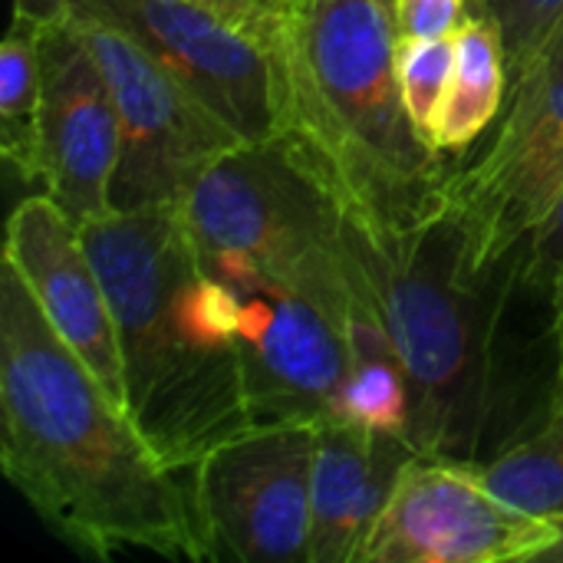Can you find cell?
<instances>
[{"label": "cell", "instance_id": "obj_11", "mask_svg": "<svg viewBox=\"0 0 563 563\" xmlns=\"http://www.w3.org/2000/svg\"><path fill=\"white\" fill-rule=\"evenodd\" d=\"M561 528L501 498L472 462L412 455L360 563L544 561Z\"/></svg>", "mask_w": 563, "mask_h": 563}, {"label": "cell", "instance_id": "obj_6", "mask_svg": "<svg viewBox=\"0 0 563 563\" xmlns=\"http://www.w3.org/2000/svg\"><path fill=\"white\" fill-rule=\"evenodd\" d=\"M563 191V20L511 76L495 135L449 172L445 201L468 261L492 271L541 224Z\"/></svg>", "mask_w": 563, "mask_h": 563}, {"label": "cell", "instance_id": "obj_9", "mask_svg": "<svg viewBox=\"0 0 563 563\" xmlns=\"http://www.w3.org/2000/svg\"><path fill=\"white\" fill-rule=\"evenodd\" d=\"M16 16L73 10L102 20L188 82L244 142L277 135L271 43L198 0H13Z\"/></svg>", "mask_w": 563, "mask_h": 563}, {"label": "cell", "instance_id": "obj_12", "mask_svg": "<svg viewBox=\"0 0 563 563\" xmlns=\"http://www.w3.org/2000/svg\"><path fill=\"white\" fill-rule=\"evenodd\" d=\"M40 23V181L76 221L112 211V181L122 155L115 96L89 46L63 16Z\"/></svg>", "mask_w": 563, "mask_h": 563}, {"label": "cell", "instance_id": "obj_7", "mask_svg": "<svg viewBox=\"0 0 563 563\" xmlns=\"http://www.w3.org/2000/svg\"><path fill=\"white\" fill-rule=\"evenodd\" d=\"M53 13L89 46L115 96L122 155L112 181V211L178 205L218 155L244 142L188 82L125 33L73 10Z\"/></svg>", "mask_w": 563, "mask_h": 563}, {"label": "cell", "instance_id": "obj_5", "mask_svg": "<svg viewBox=\"0 0 563 563\" xmlns=\"http://www.w3.org/2000/svg\"><path fill=\"white\" fill-rule=\"evenodd\" d=\"M178 214L198 257L284 280L346 323L363 284L346 214L284 135L218 155L181 195Z\"/></svg>", "mask_w": 563, "mask_h": 563}, {"label": "cell", "instance_id": "obj_8", "mask_svg": "<svg viewBox=\"0 0 563 563\" xmlns=\"http://www.w3.org/2000/svg\"><path fill=\"white\" fill-rule=\"evenodd\" d=\"M317 426H251L191 468L208 561L307 563Z\"/></svg>", "mask_w": 563, "mask_h": 563}, {"label": "cell", "instance_id": "obj_15", "mask_svg": "<svg viewBox=\"0 0 563 563\" xmlns=\"http://www.w3.org/2000/svg\"><path fill=\"white\" fill-rule=\"evenodd\" d=\"M363 274V271H360ZM346 376L336 396V419L356 422L376 435L409 439L412 422V393L402 356L393 343V333L373 303L366 280L346 317Z\"/></svg>", "mask_w": 563, "mask_h": 563}, {"label": "cell", "instance_id": "obj_26", "mask_svg": "<svg viewBox=\"0 0 563 563\" xmlns=\"http://www.w3.org/2000/svg\"><path fill=\"white\" fill-rule=\"evenodd\" d=\"M257 7H264V10H277V0H254Z\"/></svg>", "mask_w": 563, "mask_h": 563}, {"label": "cell", "instance_id": "obj_22", "mask_svg": "<svg viewBox=\"0 0 563 563\" xmlns=\"http://www.w3.org/2000/svg\"><path fill=\"white\" fill-rule=\"evenodd\" d=\"M402 36H455L472 16V0H396Z\"/></svg>", "mask_w": 563, "mask_h": 563}, {"label": "cell", "instance_id": "obj_16", "mask_svg": "<svg viewBox=\"0 0 563 563\" xmlns=\"http://www.w3.org/2000/svg\"><path fill=\"white\" fill-rule=\"evenodd\" d=\"M511 92L508 43L492 13H475L455 33V69L432 129L439 155H465L498 119Z\"/></svg>", "mask_w": 563, "mask_h": 563}, {"label": "cell", "instance_id": "obj_23", "mask_svg": "<svg viewBox=\"0 0 563 563\" xmlns=\"http://www.w3.org/2000/svg\"><path fill=\"white\" fill-rule=\"evenodd\" d=\"M198 3H208V7H214L218 13H224V16H231L234 23H241V26H247V30H254L257 36H271V26H274V10H264V7H257L254 0H198Z\"/></svg>", "mask_w": 563, "mask_h": 563}, {"label": "cell", "instance_id": "obj_18", "mask_svg": "<svg viewBox=\"0 0 563 563\" xmlns=\"http://www.w3.org/2000/svg\"><path fill=\"white\" fill-rule=\"evenodd\" d=\"M40 23L13 16L0 46V148L23 181H40Z\"/></svg>", "mask_w": 563, "mask_h": 563}, {"label": "cell", "instance_id": "obj_24", "mask_svg": "<svg viewBox=\"0 0 563 563\" xmlns=\"http://www.w3.org/2000/svg\"><path fill=\"white\" fill-rule=\"evenodd\" d=\"M551 343L558 350V369H563V294L551 307Z\"/></svg>", "mask_w": 563, "mask_h": 563}, {"label": "cell", "instance_id": "obj_10", "mask_svg": "<svg viewBox=\"0 0 563 563\" xmlns=\"http://www.w3.org/2000/svg\"><path fill=\"white\" fill-rule=\"evenodd\" d=\"M198 264L234 294L238 353L254 426H320L336 419V396L350 363L346 323L284 280L231 261L198 257Z\"/></svg>", "mask_w": 563, "mask_h": 563}, {"label": "cell", "instance_id": "obj_1", "mask_svg": "<svg viewBox=\"0 0 563 563\" xmlns=\"http://www.w3.org/2000/svg\"><path fill=\"white\" fill-rule=\"evenodd\" d=\"M0 462L69 548L208 561L191 472L168 468L96 373L63 343L23 277L0 274Z\"/></svg>", "mask_w": 563, "mask_h": 563}, {"label": "cell", "instance_id": "obj_17", "mask_svg": "<svg viewBox=\"0 0 563 563\" xmlns=\"http://www.w3.org/2000/svg\"><path fill=\"white\" fill-rule=\"evenodd\" d=\"M475 468L511 505L551 521L563 518V369H554L541 419Z\"/></svg>", "mask_w": 563, "mask_h": 563}, {"label": "cell", "instance_id": "obj_25", "mask_svg": "<svg viewBox=\"0 0 563 563\" xmlns=\"http://www.w3.org/2000/svg\"><path fill=\"white\" fill-rule=\"evenodd\" d=\"M558 521V528H561V538H558V544L544 554V561H554V563H563V518H554Z\"/></svg>", "mask_w": 563, "mask_h": 563}, {"label": "cell", "instance_id": "obj_2", "mask_svg": "<svg viewBox=\"0 0 563 563\" xmlns=\"http://www.w3.org/2000/svg\"><path fill=\"white\" fill-rule=\"evenodd\" d=\"M396 0H284L271 59L284 135L366 238L419 228L449 168L412 125L396 69Z\"/></svg>", "mask_w": 563, "mask_h": 563}, {"label": "cell", "instance_id": "obj_4", "mask_svg": "<svg viewBox=\"0 0 563 563\" xmlns=\"http://www.w3.org/2000/svg\"><path fill=\"white\" fill-rule=\"evenodd\" d=\"M346 234L409 373V445L416 455L478 465L511 396L505 320L521 290V247L498 267L478 271L445 195L406 234L376 241L350 221Z\"/></svg>", "mask_w": 563, "mask_h": 563}, {"label": "cell", "instance_id": "obj_14", "mask_svg": "<svg viewBox=\"0 0 563 563\" xmlns=\"http://www.w3.org/2000/svg\"><path fill=\"white\" fill-rule=\"evenodd\" d=\"M416 455L402 435H376L346 419L317 426L307 563H360L366 541Z\"/></svg>", "mask_w": 563, "mask_h": 563}, {"label": "cell", "instance_id": "obj_3", "mask_svg": "<svg viewBox=\"0 0 563 563\" xmlns=\"http://www.w3.org/2000/svg\"><path fill=\"white\" fill-rule=\"evenodd\" d=\"M79 228L115 317L125 412L158 459L188 475L254 426L234 294L201 271L178 205L109 211Z\"/></svg>", "mask_w": 563, "mask_h": 563}, {"label": "cell", "instance_id": "obj_19", "mask_svg": "<svg viewBox=\"0 0 563 563\" xmlns=\"http://www.w3.org/2000/svg\"><path fill=\"white\" fill-rule=\"evenodd\" d=\"M399 89L416 132L432 145V129L455 69V36H399Z\"/></svg>", "mask_w": 563, "mask_h": 563}, {"label": "cell", "instance_id": "obj_21", "mask_svg": "<svg viewBox=\"0 0 563 563\" xmlns=\"http://www.w3.org/2000/svg\"><path fill=\"white\" fill-rule=\"evenodd\" d=\"M475 7L498 20L508 43L511 76L538 53V46L563 20V0H475Z\"/></svg>", "mask_w": 563, "mask_h": 563}, {"label": "cell", "instance_id": "obj_20", "mask_svg": "<svg viewBox=\"0 0 563 563\" xmlns=\"http://www.w3.org/2000/svg\"><path fill=\"white\" fill-rule=\"evenodd\" d=\"M518 284L548 310L563 294V191L554 208L541 218V224L521 241Z\"/></svg>", "mask_w": 563, "mask_h": 563}, {"label": "cell", "instance_id": "obj_13", "mask_svg": "<svg viewBox=\"0 0 563 563\" xmlns=\"http://www.w3.org/2000/svg\"><path fill=\"white\" fill-rule=\"evenodd\" d=\"M3 264L23 277L63 343L96 373L109 396L125 406L119 330L82 228L49 195H30L7 221Z\"/></svg>", "mask_w": 563, "mask_h": 563}, {"label": "cell", "instance_id": "obj_27", "mask_svg": "<svg viewBox=\"0 0 563 563\" xmlns=\"http://www.w3.org/2000/svg\"><path fill=\"white\" fill-rule=\"evenodd\" d=\"M280 3H284V0H277V7H280Z\"/></svg>", "mask_w": 563, "mask_h": 563}]
</instances>
